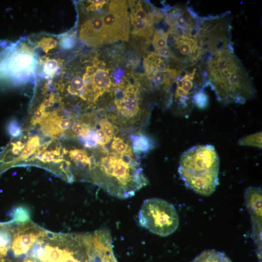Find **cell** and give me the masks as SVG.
Segmentation results:
<instances>
[{
	"label": "cell",
	"mask_w": 262,
	"mask_h": 262,
	"mask_svg": "<svg viewBox=\"0 0 262 262\" xmlns=\"http://www.w3.org/2000/svg\"><path fill=\"white\" fill-rule=\"evenodd\" d=\"M204 63L208 76L205 87H211L222 104H243L255 96L256 90L248 73L233 53L217 51Z\"/></svg>",
	"instance_id": "6da1fadb"
},
{
	"label": "cell",
	"mask_w": 262,
	"mask_h": 262,
	"mask_svg": "<svg viewBox=\"0 0 262 262\" xmlns=\"http://www.w3.org/2000/svg\"><path fill=\"white\" fill-rule=\"evenodd\" d=\"M92 173L94 182L109 194L120 198L133 196L148 182L133 155L108 154L97 163Z\"/></svg>",
	"instance_id": "7a4b0ae2"
},
{
	"label": "cell",
	"mask_w": 262,
	"mask_h": 262,
	"mask_svg": "<svg viewBox=\"0 0 262 262\" xmlns=\"http://www.w3.org/2000/svg\"><path fill=\"white\" fill-rule=\"evenodd\" d=\"M219 159L213 145L195 146L181 155L178 172L185 186L204 196L212 195L218 184Z\"/></svg>",
	"instance_id": "3957f363"
},
{
	"label": "cell",
	"mask_w": 262,
	"mask_h": 262,
	"mask_svg": "<svg viewBox=\"0 0 262 262\" xmlns=\"http://www.w3.org/2000/svg\"><path fill=\"white\" fill-rule=\"evenodd\" d=\"M139 225L150 232L161 236L174 232L179 224V217L174 205L159 198L145 200L139 211Z\"/></svg>",
	"instance_id": "277c9868"
},
{
	"label": "cell",
	"mask_w": 262,
	"mask_h": 262,
	"mask_svg": "<svg viewBox=\"0 0 262 262\" xmlns=\"http://www.w3.org/2000/svg\"><path fill=\"white\" fill-rule=\"evenodd\" d=\"M3 53L0 56V76L25 79L34 75L37 57L29 45L19 43Z\"/></svg>",
	"instance_id": "5b68a950"
},
{
	"label": "cell",
	"mask_w": 262,
	"mask_h": 262,
	"mask_svg": "<svg viewBox=\"0 0 262 262\" xmlns=\"http://www.w3.org/2000/svg\"><path fill=\"white\" fill-rule=\"evenodd\" d=\"M126 0H111L102 19L107 44L127 41L130 33V20Z\"/></svg>",
	"instance_id": "8992f818"
},
{
	"label": "cell",
	"mask_w": 262,
	"mask_h": 262,
	"mask_svg": "<svg viewBox=\"0 0 262 262\" xmlns=\"http://www.w3.org/2000/svg\"><path fill=\"white\" fill-rule=\"evenodd\" d=\"M82 80L83 88L80 97L93 102L108 91L112 85L108 70L97 65L86 68Z\"/></svg>",
	"instance_id": "52a82bcc"
},
{
	"label": "cell",
	"mask_w": 262,
	"mask_h": 262,
	"mask_svg": "<svg viewBox=\"0 0 262 262\" xmlns=\"http://www.w3.org/2000/svg\"><path fill=\"white\" fill-rule=\"evenodd\" d=\"M262 189L249 186L245 191V203L251 217L252 235L259 249L262 247Z\"/></svg>",
	"instance_id": "ba28073f"
},
{
	"label": "cell",
	"mask_w": 262,
	"mask_h": 262,
	"mask_svg": "<svg viewBox=\"0 0 262 262\" xmlns=\"http://www.w3.org/2000/svg\"><path fill=\"white\" fill-rule=\"evenodd\" d=\"M102 16L101 13L90 16L81 27L80 39L88 47H97L107 44Z\"/></svg>",
	"instance_id": "9c48e42d"
},
{
	"label": "cell",
	"mask_w": 262,
	"mask_h": 262,
	"mask_svg": "<svg viewBox=\"0 0 262 262\" xmlns=\"http://www.w3.org/2000/svg\"><path fill=\"white\" fill-rule=\"evenodd\" d=\"M139 88L134 84H128L118 91L115 103L119 114L126 119L136 115L139 110Z\"/></svg>",
	"instance_id": "30bf717a"
},
{
	"label": "cell",
	"mask_w": 262,
	"mask_h": 262,
	"mask_svg": "<svg viewBox=\"0 0 262 262\" xmlns=\"http://www.w3.org/2000/svg\"><path fill=\"white\" fill-rule=\"evenodd\" d=\"M132 33L146 39L151 37L154 27L140 1L129 0Z\"/></svg>",
	"instance_id": "8fae6325"
},
{
	"label": "cell",
	"mask_w": 262,
	"mask_h": 262,
	"mask_svg": "<svg viewBox=\"0 0 262 262\" xmlns=\"http://www.w3.org/2000/svg\"><path fill=\"white\" fill-rule=\"evenodd\" d=\"M144 66L147 76L156 72L166 71L170 68L165 59L154 52L149 54L144 59Z\"/></svg>",
	"instance_id": "7c38bea8"
},
{
	"label": "cell",
	"mask_w": 262,
	"mask_h": 262,
	"mask_svg": "<svg viewBox=\"0 0 262 262\" xmlns=\"http://www.w3.org/2000/svg\"><path fill=\"white\" fill-rule=\"evenodd\" d=\"M132 151L136 156L145 154L153 148L154 142L146 134L138 133L131 136Z\"/></svg>",
	"instance_id": "4fadbf2b"
},
{
	"label": "cell",
	"mask_w": 262,
	"mask_h": 262,
	"mask_svg": "<svg viewBox=\"0 0 262 262\" xmlns=\"http://www.w3.org/2000/svg\"><path fill=\"white\" fill-rule=\"evenodd\" d=\"M99 128L96 131L98 138V144L104 146L109 143L115 136V127L107 119L100 120Z\"/></svg>",
	"instance_id": "5bb4252c"
},
{
	"label": "cell",
	"mask_w": 262,
	"mask_h": 262,
	"mask_svg": "<svg viewBox=\"0 0 262 262\" xmlns=\"http://www.w3.org/2000/svg\"><path fill=\"white\" fill-rule=\"evenodd\" d=\"M191 262H232L223 252L215 250L202 252Z\"/></svg>",
	"instance_id": "9a60e30c"
},
{
	"label": "cell",
	"mask_w": 262,
	"mask_h": 262,
	"mask_svg": "<svg viewBox=\"0 0 262 262\" xmlns=\"http://www.w3.org/2000/svg\"><path fill=\"white\" fill-rule=\"evenodd\" d=\"M111 148L112 152L119 156L133 155L131 146L119 137L115 136L113 137Z\"/></svg>",
	"instance_id": "2e32d148"
},
{
	"label": "cell",
	"mask_w": 262,
	"mask_h": 262,
	"mask_svg": "<svg viewBox=\"0 0 262 262\" xmlns=\"http://www.w3.org/2000/svg\"><path fill=\"white\" fill-rule=\"evenodd\" d=\"M168 33L163 30H156L153 35L152 45L155 51L164 48H168L167 41Z\"/></svg>",
	"instance_id": "e0dca14e"
},
{
	"label": "cell",
	"mask_w": 262,
	"mask_h": 262,
	"mask_svg": "<svg viewBox=\"0 0 262 262\" xmlns=\"http://www.w3.org/2000/svg\"><path fill=\"white\" fill-rule=\"evenodd\" d=\"M238 143L241 146H248L262 147V131L247 135L239 140Z\"/></svg>",
	"instance_id": "ac0fdd59"
},
{
	"label": "cell",
	"mask_w": 262,
	"mask_h": 262,
	"mask_svg": "<svg viewBox=\"0 0 262 262\" xmlns=\"http://www.w3.org/2000/svg\"><path fill=\"white\" fill-rule=\"evenodd\" d=\"M209 102V97L203 89L198 91L194 96V106H196L199 109H205L208 106Z\"/></svg>",
	"instance_id": "d6986e66"
},
{
	"label": "cell",
	"mask_w": 262,
	"mask_h": 262,
	"mask_svg": "<svg viewBox=\"0 0 262 262\" xmlns=\"http://www.w3.org/2000/svg\"><path fill=\"white\" fill-rule=\"evenodd\" d=\"M69 155L71 159L76 162H80L89 164V159L86 151L82 149H75L69 151Z\"/></svg>",
	"instance_id": "ffe728a7"
},
{
	"label": "cell",
	"mask_w": 262,
	"mask_h": 262,
	"mask_svg": "<svg viewBox=\"0 0 262 262\" xmlns=\"http://www.w3.org/2000/svg\"><path fill=\"white\" fill-rule=\"evenodd\" d=\"M83 88L82 78L79 76H76L71 80L68 90L72 94L81 96Z\"/></svg>",
	"instance_id": "44dd1931"
},
{
	"label": "cell",
	"mask_w": 262,
	"mask_h": 262,
	"mask_svg": "<svg viewBox=\"0 0 262 262\" xmlns=\"http://www.w3.org/2000/svg\"><path fill=\"white\" fill-rule=\"evenodd\" d=\"M38 46L47 53L49 50L55 48L57 46V41L51 37H45L38 43Z\"/></svg>",
	"instance_id": "7402d4cb"
},
{
	"label": "cell",
	"mask_w": 262,
	"mask_h": 262,
	"mask_svg": "<svg viewBox=\"0 0 262 262\" xmlns=\"http://www.w3.org/2000/svg\"><path fill=\"white\" fill-rule=\"evenodd\" d=\"M58 63L54 60H50L44 64V71L48 75L52 74L56 70Z\"/></svg>",
	"instance_id": "603a6c76"
},
{
	"label": "cell",
	"mask_w": 262,
	"mask_h": 262,
	"mask_svg": "<svg viewBox=\"0 0 262 262\" xmlns=\"http://www.w3.org/2000/svg\"><path fill=\"white\" fill-rule=\"evenodd\" d=\"M90 3L87 7L88 11H96L99 10L107 3V0H88L87 1Z\"/></svg>",
	"instance_id": "cb8c5ba5"
},
{
	"label": "cell",
	"mask_w": 262,
	"mask_h": 262,
	"mask_svg": "<svg viewBox=\"0 0 262 262\" xmlns=\"http://www.w3.org/2000/svg\"><path fill=\"white\" fill-rule=\"evenodd\" d=\"M8 131L11 135L13 137H17L20 135L21 130L18 124L13 121L10 122L8 126Z\"/></svg>",
	"instance_id": "d4e9b609"
},
{
	"label": "cell",
	"mask_w": 262,
	"mask_h": 262,
	"mask_svg": "<svg viewBox=\"0 0 262 262\" xmlns=\"http://www.w3.org/2000/svg\"><path fill=\"white\" fill-rule=\"evenodd\" d=\"M86 125L85 124H82L80 122H75L71 127L72 131L76 134L81 135L83 132Z\"/></svg>",
	"instance_id": "484cf974"
},
{
	"label": "cell",
	"mask_w": 262,
	"mask_h": 262,
	"mask_svg": "<svg viewBox=\"0 0 262 262\" xmlns=\"http://www.w3.org/2000/svg\"><path fill=\"white\" fill-rule=\"evenodd\" d=\"M35 148L30 146L27 145L23 149L20 157L22 159H26L29 157L32 153H33Z\"/></svg>",
	"instance_id": "4316f807"
},
{
	"label": "cell",
	"mask_w": 262,
	"mask_h": 262,
	"mask_svg": "<svg viewBox=\"0 0 262 262\" xmlns=\"http://www.w3.org/2000/svg\"><path fill=\"white\" fill-rule=\"evenodd\" d=\"M58 125L62 130H67L71 127V121L68 118H63L59 121Z\"/></svg>",
	"instance_id": "83f0119b"
},
{
	"label": "cell",
	"mask_w": 262,
	"mask_h": 262,
	"mask_svg": "<svg viewBox=\"0 0 262 262\" xmlns=\"http://www.w3.org/2000/svg\"><path fill=\"white\" fill-rule=\"evenodd\" d=\"M53 151H46L42 155V160L45 162L52 161L54 158Z\"/></svg>",
	"instance_id": "f1b7e54d"
},
{
	"label": "cell",
	"mask_w": 262,
	"mask_h": 262,
	"mask_svg": "<svg viewBox=\"0 0 262 262\" xmlns=\"http://www.w3.org/2000/svg\"><path fill=\"white\" fill-rule=\"evenodd\" d=\"M44 114V109L42 106L40 108L37 110L34 114V119L36 121L41 119Z\"/></svg>",
	"instance_id": "f546056e"
},
{
	"label": "cell",
	"mask_w": 262,
	"mask_h": 262,
	"mask_svg": "<svg viewBox=\"0 0 262 262\" xmlns=\"http://www.w3.org/2000/svg\"><path fill=\"white\" fill-rule=\"evenodd\" d=\"M39 144V138L37 136L33 137L32 138H31L28 143V145H30L34 148L38 145Z\"/></svg>",
	"instance_id": "4dcf8cb0"
},
{
	"label": "cell",
	"mask_w": 262,
	"mask_h": 262,
	"mask_svg": "<svg viewBox=\"0 0 262 262\" xmlns=\"http://www.w3.org/2000/svg\"><path fill=\"white\" fill-rule=\"evenodd\" d=\"M4 49L2 46H0V55L3 52Z\"/></svg>",
	"instance_id": "1f68e13d"
},
{
	"label": "cell",
	"mask_w": 262,
	"mask_h": 262,
	"mask_svg": "<svg viewBox=\"0 0 262 262\" xmlns=\"http://www.w3.org/2000/svg\"><path fill=\"white\" fill-rule=\"evenodd\" d=\"M1 54H0V55H1Z\"/></svg>",
	"instance_id": "d6a6232c"
}]
</instances>
